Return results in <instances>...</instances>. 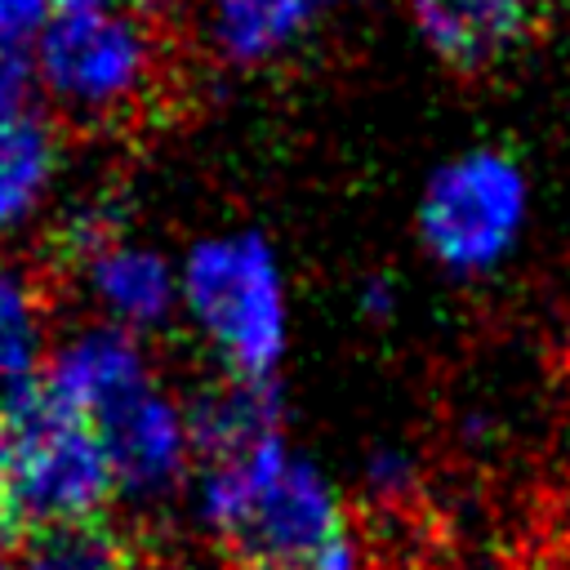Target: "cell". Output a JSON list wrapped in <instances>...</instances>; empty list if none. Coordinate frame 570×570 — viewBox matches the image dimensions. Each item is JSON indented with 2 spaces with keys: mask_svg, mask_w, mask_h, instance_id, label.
<instances>
[{
  "mask_svg": "<svg viewBox=\"0 0 570 570\" xmlns=\"http://www.w3.org/2000/svg\"><path fill=\"white\" fill-rule=\"evenodd\" d=\"M191 508L245 570H365V543L338 485L281 428L205 459Z\"/></svg>",
  "mask_w": 570,
  "mask_h": 570,
  "instance_id": "obj_1",
  "label": "cell"
},
{
  "mask_svg": "<svg viewBox=\"0 0 570 570\" xmlns=\"http://www.w3.org/2000/svg\"><path fill=\"white\" fill-rule=\"evenodd\" d=\"M178 316L236 383H267L289 347V289L254 227L196 236L178 258Z\"/></svg>",
  "mask_w": 570,
  "mask_h": 570,
  "instance_id": "obj_2",
  "label": "cell"
},
{
  "mask_svg": "<svg viewBox=\"0 0 570 570\" xmlns=\"http://www.w3.org/2000/svg\"><path fill=\"white\" fill-rule=\"evenodd\" d=\"M31 80L76 120L134 116L160 80V40L125 0H53L36 45Z\"/></svg>",
  "mask_w": 570,
  "mask_h": 570,
  "instance_id": "obj_3",
  "label": "cell"
},
{
  "mask_svg": "<svg viewBox=\"0 0 570 570\" xmlns=\"http://www.w3.org/2000/svg\"><path fill=\"white\" fill-rule=\"evenodd\" d=\"M116 499L107 454L89 423L27 392L9 410V463L0 476V539L98 525Z\"/></svg>",
  "mask_w": 570,
  "mask_h": 570,
  "instance_id": "obj_4",
  "label": "cell"
},
{
  "mask_svg": "<svg viewBox=\"0 0 570 570\" xmlns=\"http://www.w3.org/2000/svg\"><path fill=\"white\" fill-rule=\"evenodd\" d=\"M525 223L521 169L494 151H472L436 169L419 205V232L428 249L459 267L481 272L499 263Z\"/></svg>",
  "mask_w": 570,
  "mask_h": 570,
  "instance_id": "obj_5",
  "label": "cell"
},
{
  "mask_svg": "<svg viewBox=\"0 0 570 570\" xmlns=\"http://www.w3.org/2000/svg\"><path fill=\"white\" fill-rule=\"evenodd\" d=\"M89 432L107 454L116 494L134 503H160L191 476V414L187 401L169 392L160 374L107 405L98 419H89Z\"/></svg>",
  "mask_w": 570,
  "mask_h": 570,
  "instance_id": "obj_6",
  "label": "cell"
},
{
  "mask_svg": "<svg viewBox=\"0 0 570 570\" xmlns=\"http://www.w3.org/2000/svg\"><path fill=\"white\" fill-rule=\"evenodd\" d=\"M76 285L94 321L134 338L165 330L178 316V258L129 227L76 254Z\"/></svg>",
  "mask_w": 570,
  "mask_h": 570,
  "instance_id": "obj_7",
  "label": "cell"
},
{
  "mask_svg": "<svg viewBox=\"0 0 570 570\" xmlns=\"http://www.w3.org/2000/svg\"><path fill=\"white\" fill-rule=\"evenodd\" d=\"M151 379H156V365L142 338L111 330L102 321H85L49 343L40 365V396L76 414L80 423H89Z\"/></svg>",
  "mask_w": 570,
  "mask_h": 570,
  "instance_id": "obj_8",
  "label": "cell"
},
{
  "mask_svg": "<svg viewBox=\"0 0 570 570\" xmlns=\"http://www.w3.org/2000/svg\"><path fill=\"white\" fill-rule=\"evenodd\" d=\"M62 183V138L58 129L31 111H0V240L31 232Z\"/></svg>",
  "mask_w": 570,
  "mask_h": 570,
  "instance_id": "obj_9",
  "label": "cell"
},
{
  "mask_svg": "<svg viewBox=\"0 0 570 570\" xmlns=\"http://www.w3.org/2000/svg\"><path fill=\"white\" fill-rule=\"evenodd\" d=\"M338 0H209L205 40L232 67H258L303 40V31Z\"/></svg>",
  "mask_w": 570,
  "mask_h": 570,
  "instance_id": "obj_10",
  "label": "cell"
},
{
  "mask_svg": "<svg viewBox=\"0 0 570 570\" xmlns=\"http://www.w3.org/2000/svg\"><path fill=\"white\" fill-rule=\"evenodd\" d=\"M49 312L27 267L0 258V401L31 392L49 352Z\"/></svg>",
  "mask_w": 570,
  "mask_h": 570,
  "instance_id": "obj_11",
  "label": "cell"
},
{
  "mask_svg": "<svg viewBox=\"0 0 570 570\" xmlns=\"http://www.w3.org/2000/svg\"><path fill=\"white\" fill-rule=\"evenodd\" d=\"M414 22L423 40L459 67H476L512 45L530 18L494 4V0H414Z\"/></svg>",
  "mask_w": 570,
  "mask_h": 570,
  "instance_id": "obj_12",
  "label": "cell"
},
{
  "mask_svg": "<svg viewBox=\"0 0 570 570\" xmlns=\"http://www.w3.org/2000/svg\"><path fill=\"white\" fill-rule=\"evenodd\" d=\"M191 414V441H196V459H218L232 454L267 432H276V401L267 392V383H218L209 392H200L196 401H187Z\"/></svg>",
  "mask_w": 570,
  "mask_h": 570,
  "instance_id": "obj_13",
  "label": "cell"
},
{
  "mask_svg": "<svg viewBox=\"0 0 570 570\" xmlns=\"http://www.w3.org/2000/svg\"><path fill=\"white\" fill-rule=\"evenodd\" d=\"M53 0H0V111L27 107L31 45L49 18Z\"/></svg>",
  "mask_w": 570,
  "mask_h": 570,
  "instance_id": "obj_14",
  "label": "cell"
},
{
  "mask_svg": "<svg viewBox=\"0 0 570 570\" xmlns=\"http://www.w3.org/2000/svg\"><path fill=\"white\" fill-rule=\"evenodd\" d=\"M27 570H129V552L116 530L98 525H76L58 534H40Z\"/></svg>",
  "mask_w": 570,
  "mask_h": 570,
  "instance_id": "obj_15",
  "label": "cell"
},
{
  "mask_svg": "<svg viewBox=\"0 0 570 570\" xmlns=\"http://www.w3.org/2000/svg\"><path fill=\"white\" fill-rule=\"evenodd\" d=\"M58 232H62L67 254L76 258V254H85V249H94V245L111 240L116 232H125V218H120V205H116L111 196L94 191V196H80V200L62 214Z\"/></svg>",
  "mask_w": 570,
  "mask_h": 570,
  "instance_id": "obj_16",
  "label": "cell"
},
{
  "mask_svg": "<svg viewBox=\"0 0 570 570\" xmlns=\"http://www.w3.org/2000/svg\"><path fill=\"white\" fill-rule=\"evenodd\" d=\"M414 485H419V468H414V459L405 450L383 445V450H374L365 459V490H370V499L401 503L405 494H414Z\"/></svg>",
  "mask_w": 570,
  "mask_h": 570,
  "instance_id": "obj_17",
  "label": "cell"
},
{
  "mask_svg": "<svg viewBox=\"0 0 570 570\" xmlns=\"http://www.w3.org/2000/svg\"><path fill=\"white\" fill-rule=\"evenodd\" d=\"M4 463H9V410H0V476H4Z\"/></svg>",
  "mask_w": 570,
  "mask_h": 570,
  "instance_id": "obj_18",
  "label": "cell"
},
{
  "mask_svg": "<svg viewBox=\"0 0 570 570\" xmlns=\"http://www.w3.org/2000/svg\"><path fill=\"white\" fill-rule=\"evenodd\" d=\"M494 4H503V9H512V13H521V18H530V9L543 4V0H494Z\"/></svg>",
  "mask_w": 570,
  "mask_h": 570,
  "instance_id": "obj_19",
  "label": "cell"
},
{
  "mask_svg": "<svg viewBox=\"0 0 570 570\" xmlns=\"http://www.w3.org/2000/svg\"><path fill=\"white\" fill-rule=\"evenodd\" d=\"M0 570H27V561H18L13 552H4V548H0Z\"/></svg>",
  "mask_w": 570,
  "mask_h": 570,
  "instance_id": "obj_20",
  "label": "cell"
},
{
  "mask_svg": "<svg viewBox=\"0 0 570 570\" xmlns=\"http://www.w3.org/2000/svg\"><path fill=\"white\" fill-rule=\"evenodd\" d=\"M566 570H570V557H566Z\"/></svg>",
  "mask_w": 570,
  "mask_h": 570,
  "instance_id": "obj_21",
  "label": "cell"
}]
</instances>
